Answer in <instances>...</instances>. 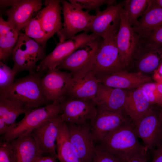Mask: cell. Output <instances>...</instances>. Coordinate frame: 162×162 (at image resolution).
<instances>
[{
    "mask_svg": "<svg viewBox=\"0 0 162 162\" xmlns=\"http://www.w3.org/2000/svg\"><path fill=\"white\" fill-rule=\"evenodd\" d=\"M99 80L106 86L122 89L137 88L152 80L150 77L141 72H129L124 70L106 76Z\"/></svg>",
    "mask_w": 162,
    "mask_h": 162,
    "instance_id": "20",
    "label": "cell"
},
{
    "mask_svg": "<svg viewBox=\"0 0 162 162\" xmlns=\"http://www.w3.org/2000/svg\"><path fill=\"white\" fill-rule=\"evenodd\" d=\"M156 82L146 83L138 88L143 91L147 95L151 105L157 104L158 99L155 94Z\"/></svg>",
    "mask_w": 162,
    "mask_h": 162,
    "instance_id": "36",
    "label": "cell"
},
{
    "mask_svg": "<svg viewBox=\"0 0 162 162\" xmlns=\"http://www.w3.org/2000/svg\"><path fill=\"white\" fill-rule=\"evenodd\" d=\"M155 148L152 162H162V140Z\"/></svg>",
    "mask_w": 162,
    "mask_h": 162,
    "instance_id": "37",
    "label": "cell"
},
{
    "mask_svg": "<svg viewBox=\"0 0 162 162\" xmlns=\"http://www.w3.org/2000/svg\"><path fill=\"white\" fill-rule=\"evenodd\" d=\"M116 35H110L103 39L95 56L91 71L99 80L126 68L116 43Z\"/></svg>",
    "mask_w": 162,
    "mask_h": 162,
    "instance_id": "5",
    "label": "cell"
},
{
    "mask_svg": "<svg viewBox=\"0 0 162 162\" xmlns=\"http://www.w3.org/2000/svg\"><path fill=\"white\" fill-rule=\"evenodd\" d=\"M44 48L24 33L20 32L11 55L14 62L12 69L16 74L24 70L29 73L35 71L37 62L46 56Z\"/></svg>",
    "mask_w": 162,
    "mask_h": 162,
    "instance_id": "4",
    "label": "cell"
},
{
    "mask_svg": "<svg viewBox=\"0 0 162 162\" xmlns=\"http://www.w3.org/2000/svg\"><path fill=\"white\" fill-rule=\"evenodd\" d=\"M60 161V162H64V161H61V160H59Z\"/></svg>",
    "mask_w": 162,
    "mask_h": 162,
    "instance_id": "45",
    "label": "cell"
},
{
    "mask_svg": "<svg viewBox=\"0 0 162 162\" xmlns=\"http://www.w3.org/2000/svg\"><path fill=\"white\" fill-rule=\"evenodd\" d=\"M28 111L20 102L0 96V120L9 126L10 130L16 123L18 117Z\"/></svg>",
    "mask_w": 162,
    "mask_h": 162,
    "instance_id": "28",
    "label": "cell"
},
{
    "mask_svg": "<svg viewBox=\"0 0 162 162\" xmlns=\"http://www.w3.org/2000/svg\"><path fill=\"white\" fill-rule=\"evenodd\" d=\"M74 152L81 162H92L95 152L91 128L66 122Z\"/></svg>",
    "mask_w": 162,
    "mask_h": 162,
    "instance_id": "14",
    "label": "cell"
},
{
    "mask_svg": "<svg viewBox=\"0 0 162 162\" xmlns=\"http://www.w3.org/2000/svg\"><path fill=\"white\" fill-rule=\"evenodd\" d=\"M19 33L12 25L0 17V61H6L12 55L18 40Z\"/></svg>",
    "mask_w": 162,
    "mask_h": 162,
    "instance_id": "26",
    "label": "cell"
},
{
    "mask_svg": "<svg viewBox=\"0 0 162 162\" xmlns=\"http://www.w3.org/2000/svg\"><path fill=\"white\" fill-rule=\"evenodd\" d=\"M42 5L40 0H12L11 8L7 11V21L19 33Z\"/></svg>",
    "mask_w": 162,
    "mask_h": 162,
    "instance_id": "18",
    "label": "cell"
},
{
    "mask_svg": "<svg viewBox=\"0 0 162 162\" xmlns=\"http://www.w3.org/2000/svg\"><path fill=\"white\" fill-rule=\"evenodd\" d=\"M100 82L91 70L76 74L73 75L67 86L65 98L92 100Z\"/></svg>",
    "mask_w": 162,
    "mask_h": 162,
    "instance_id": "16",
    "label": "cell"
},
{
    "mask_svg": "<svg viewBox=\"0 0 162 162\" xmlns=\"http://www.w3.org/2000/svg\"><path fill=\"white\" fill-rule=\"evenodd\" d=\"M92 162H123L115 155L95 146Z\"/></svg>",
    "mask_w": 162,
    "mask_h": 162,
    "instance_id": "35",
    "label": "cell"
},
{
    "mask_svg": "<svg viewBox=\"0 0 162 162\" xmlns=\"http://www.w3.org/2000/svg\"><path fill=\"white\" fill-rule=\"evenodd\" d=\"M160 116L162 122V109L160 110Z\"/></svg>",
    "mask_w": 162,
    "mask_h": 162,
    "instance_id": "44",
    "label": "cell"
},
{
    "mask_svg": "<svg viewBox=\"0 0 162 162\" xmlns=\"http://www.w3.org/2000/svg\"><path fill=\"white\" fill-rule=\"evenodd\" d=\"M162 62V49L147 44L143 41L129 68L143 74H153Z\"/></svg>",
    "mask_w": 162,
    "mask_h": 162,
    "instance_id": "21",
    "label": "cell"
},
{
    "mask_svg": "<svg viewBox=\"0 0 162 162\" xmlns=\"http://www.w3.org/2000/svg\"><path fill=\"white\" fill-rule=\"evenodd\" d=\"M152 78L156 83H162V62L153 73Z\"/></svg>",
    "mask_w": 162,
    "mask_h": 162,
    "instance_id": "39",
    "label": "cell"
},
{
    "mask_svg": "<svg viewBox=\"0 0 162 162\" xmlns=\"http://www.w3.org/2000/svg\"><path fill=\"white\" fill-rule=\"evenodd\" d=\"M61 116L47 120L33 130L31 134L41 154L48 153L57 158L56 140Z\"/></svg>",
    "mask_w": 162,
    "mask_h": 162,
    "instance_id": "17",
    "label": "cell"
},
{
    "mask_svg": "<svg viewBox=\"0 0 162 162\" xmlns=\"http://www.w3.org/2000/svg\"><path fill=\"white\" fill-rule=\"evenodd\" d=\"M28 36L44 47L47 42L46 36L37 15L32 18L22 29Z\"/></svg>",
    "mask_w": 162,
    "mask_h": 162,
    "instance_id": "30",
    "label": "cell"
},
{
    "mask_svg": "<svg viewBox=\"0 0 162 162\" xmlns=\"http://www.w3.org/2000/svg\"><path fill=\"white\" fill-rule=\"evenodd\" d=\"M16 162H34L42 155L31 134L10 141Z\"/></svg>",
    "mask_w": 162,
    "mask_h": 162,
    "instance_id": "25",
    "label": "cell"
},
{
    "mask_svg": "<svg viewBox=\"0 0 162 162\" xmlns=\"http://www.w3.org/2000/svg\"><path fill=\"white\" fill-rule=\"evenodd\" d=\"M151 105L145 92L138 88L127 93L123 111L134 124L150 110Z\"/></svg>",
    "mask_w": 162,
    "mask_h": 162,
    "instance_id": "23",
    "label": "cell"
},
{
    "mask_svg": "<svg viewBox=\"0 0 162 162\" xmlns=\"http://www.w3.org/2000/svg\"><path fill=\"white\" fill-rule=\"evenodd\" d=\"M127 94L123 89L107 86L100 82L97 94L92 100L96 106L123 111Z\"/></svg>",
    "mask_w": 162,
    "mask_h": 162,
    "instance_id": "22",
    "label": "cell"
},
{
    "mask_svg": "<svg viewBox=\"0 0 162 162\" xmlns=\"http://www.w3.org/2000/svg\"><path fill=\"white\" fill-rule=\"evenodd\" d=\"M68 2L81 9H86L88 11L95 10L96 12L100 10V7L103 5L116 4L115 0H69Z\"/></svg>",
    "mask_w": 162,
    "mask_h": 162,
    "instance_id": "32",
    "label": "cell"
},
{
    "mask_svg": "<svg viewBox=\"0 0 162 162\" xmlns=\"http://www.w3.org/2000/svg\"><path fill=\"white\" fill-rule=\"evenodd\" d=\"M44 73L35 71L16 79L7 93L1 96L20 102L28 111L49 104L40 83Z\"/></svg>",
    "mask_w": 162,
    "mask_h": 162,
    "instance_id": "2",
    "label": "cell"
},
{
    "mask_svg": "<svg viewBox=\"0 0 162 162\" xmlns=\"http://www.w3.org/2000/svg\"><path fill=\"white\" fill-rule=\"evenodd\" d=\"M63 122L78 125H87L94 120L97 107L92 100L65 98L60 103Z\"/></svg>",
    "mask_w": 162,
    "mask_h": 162,
    "instance_id": "9",
    "label": "cell"
},
{
    "mask_svg": "<svg viewBox=\"0 0 162 162\" xmlns=\"http://www.w3.org/2000/svg\"><path fill=\"white\" fill-rule=\"evenodd\" d=\"M96 107V116L90 127L94 142H100L111 132L130 120L123 111H112Z\"/></svg>",
    "mask_w": 162,
    "mask_h": 162,
    "instance_id": "13",
    "label": "cell"
},
{
    "mask_svg": "<svg viewBox=\"0 0 162 162\" xmlns=\"http://www.w3.org/2000/svg\"><path fill=\"white\" fill-rule=\"evenodd\" d=\"M62 0H46L45 7L38 13V16L44 32L47 41L62 28L61 16Z\"/></svg>",
    "mask_w": 162,
    "mask_h": 162,
    "instance_id": "19",
    "label": "cell"
},
{
    "mask_svg": "<svg viewBox=\"0 0 162 162\" xmlns=\"http://www.w3.org/2000/svg\"><path fill=\"white\" fill-rule=\"evenodd\" d=\"M157 104L162 108V96L160 97L158 100Z\"/></svg>",
    "mask_w": 162,
    "mask_h": 162,
    "instance_id": "43",
    "label": "cell"
},
{
    "mask_svg": "<svg viewBox=\"0 0 162 162\" xmlns=\"http://www.w3.org/2000/svg\"><path fill=\"white\" fill-rule=\"evenodd\" d=\"M0 162H16L15 155L10 141H0Z\"/></svg>",
    "mask_w": 162,
    "mask_h": 162,
    "instance_id": "33",
    "label": "cell"
},
{
    "mask_svg": "<svg viewBox=\"0 0 162 162\" xmlns=\"http://www.w3.org/2000/svg\"><path fill=\"white\" fill-rule=\"evenodd\" d=\"M147 152L139 154L131 158L128 162H148Z\"/></svg>",
    "mask_w": 162,
    "mask_h": 162,
    "instance_id": "38",
    "label": "cell"
},
{
    "mask_svg": "<svg viewBox=\"0 0 162 162\" xmlns=\"http://www.w3.org/2000/svg\"><path fill=\"white\" fill-rule=\"evenodd\" d=\"M107 6L105 10L96 12L88 31L103 39L110 35L117 34L120 26L121 15L124 7V1Z\"/></svg>",
    "mask_w": 162,
    "mask_h": 162,
    "instance_id": "11",
    "label": "cell"
},
{
    "mask_svg": "<svg viewBox=\"0 0 162 162\" xmlns=\"http://www.w3.org/2000/svg\"><path fill=\"white\" fill-rule=\"evenodd\" d=\"M162 25V8L154 0L149 4L141 18L132 27L134 31L142 39L152 31Z\"/></svg>",
    "mask_w": 162,
    "mask_h": 162,
    "instance_id": "24",
    "label": "cell"
},
{
    "mask_svg": "<svg viewBox=\"0 0 162 162\" xmlns=\"http://www.w3.org/2000/svg\"><path fill=\"white\" fill-rule=\"evenodd\" d=\"M57 159L64 162H81L75 154L70 141L68 125L62 121L59 124L56 140Z\"/></svg>",
    "mask_w": 162,
    "mask_h": 162,
    "instance_id": "27",
    "label": "cell"
},
{
    "mask_svg": "<svg viewBox=\"0 0 162 162\" xmlns=\"http://www.w3.org/2000/svg\"><path fill=\"white\" fill-rule=\"evenodd\" d=\"M40 79L43 92L50 101L61 103L65 98L67 86L73 77L70 73L56 68L48 70Z\"/></svg>",
    "mask_w": 162,
    "mask_h": 162,
    "instance_id": "15",
    "label": "cell"
},
{
    "mask_svg": "<svg viewBox=\"0 0 162 162\" xmlns=\"http://www.w3.org/2000/svg\"><path fill=\"white\" fill-rule=\"evenodd\" d=\"M160 112V110L152 108L133 124L138 137L142 140L147 151L155 148L162 140V122Z\"/></svg>",
    "mask_w": 162,
    "mask_h": 162,
    "instance_id": "10",
    "label": "cell"
},
{
    "mask_svg": "<svg viewBox=\"0 0 162 162\" xmlns=\"http://www.w3.org/2000/svg\"><path fill=\"white\" fill-rule=\"evenodd\" d=\"M64 22L62 28L57 33L60 42L74 36L81 31L88 32L95 15L84 11L69 2L62 0Z\"/></svg>",
    "mask_w": 162,
    "mask_h": 162,
    "instance_id": "7",
    "label": "cell"
},
{
    "mask_svg": "<svg viewBox=\"0 0 162 162\" xmlns=\"http://www.w3.org/2000/svg\"><path fill=\"white\" fill-rule=\"evenodd\" d=\"M150 0L124 1L123 10L128 22L132 26L142 16L148 7Z\"/></svg>",
    "mask_w": 162,
    "mask_h": 162,
    "instance_id": "29",
    "label": "cell"
},
{
    "mask_svg": "<svg viewBox=\"0 0 162 162\" xmlns=\"http://www.w3.org/2000/svg\"><path fill=\"white\" fill-rule=\"evenodd\" d=\"M16 74L12 69L0 62V96H4L13 86Z\"/></svg>",
    "mask_w": 162,
    "mask_h": 162,
    "instance_id": "31",
    "label": "cell"
},
{
    "mask_svg": "<svg viewBox=\"0 0 162 162\" xmlns=\"http://www.w3.org/2000/svg\"><path fill=\"white\" fill-rule=\"evenodd\" d=\"M115 41L124 65L126 68H129L143 40L129 23L123 9Z\"/></svg>",
    "mask_w": 162,
    "mask_h": 162,
    "instance_id": "8",
    "label": "cell"
},
{
    "mask_svg": "<svg viewBox=\"0 0 162 162\" xmlns=\"http://www.w3.org/2000/svg\"><path fill=\"white\" fill-rule=\"evenodd\" d=\"M155 94L158 100L160 97L162 96V83H156Z\"/></svg>",
    "mask_w": 162,
    "mask_h": 162,
    "instance_id": "41",
    "label": "cell"
},
{
    "mask_svg": "<svg viewBox=\"0 0 162 162\" xmlns=\"http://www.w3.org/2000/svg\"><path fill=\"white\" fill-rule=\"evenodd\" d=\"M103 40L99 37L85 44L70 55L56 68L69 70L73 75L91 70L95 55Z\"/></svg>",
    "mask_w": 162,
    "mask_h": 162,
    "instance_id": "12",
    "label": "cell"
},
{
    "mask_svg": "<svg viewBox=\"0 0 162 162\" xmlns=\"http://www.w3.org/2000/svg\"><path fill=\"white\" fill-rule=\"evenodd\" d=\"M61 114V104L58 101L29 110L8 132L1 136V140L10 141L21 136L31 134L33 130L44 122L58 117Z\"/></svg>",
    "mask_w": 162,
    "mask_h": 162,
    "instance_id": "3",
    "label": "cell"
},
{
    "mask_svg": "<svg viewBox=\"0 0 162 162\" xmlns=\"http://www.w3.org/2000/svg\"><path fill=\"white\" fill-rule=\"evenodd\" d=\"M143 40L146 44L162 49V25L152 31Z\"/></svg>",
    "mask_w": 162,
    "mask_h": 162,
    "instance_id": "34",
    "label": "cell"
},
{
    "mask_svg": "<svg viewBox=\"0 0 162 162\" xmlns=\"http://www.w3.org/2000/svg\"><path fill=\"white\" fill-rule=\"evenodd\" d=\"M154 1L157 5L162 8V0H154Z\"/></svg>",
    "mask_w": 162,
    "mask_h": 162,
    "instance_id": "42",
    "label": "cell"
},
{
    "mask_svg": "<svg viewBox=\"0 0 162 162\" xmlns=\"http://www.w3.org/2000/svg\"><path fill=\"white\" fill-rule=\"evenodd\" d=\"M99 37L95 34L83 32L58 43L53 50L40 62L36 71L44 73L56 68L70 55L88 42Z\"/></svg>",
    "mask_w": 162,
    "mask_h": 162,
    "instance_id": "6",
    "label": "cell"
},
{
    "mask_svg": "<svg viewBox=\"0 0 162 162\" xmlns=\"http://www.w3.org/2000/svg\"><path fill=\"white\" fill-rule=\"evenodd\" d=\"M34 162H56V159L52 156H40Z\"/></svg>",
    "mask_w": 162,
    "mask_h": 162,
    "instance_id": "40",
    "label": "cell"
},
{
    "mask_svg": "<svg viewBox=\"0 0 162 162\" xmlns=\"http://www.w3.org/2000/svg\"><path fill=\"white\" fill-rule=\"evenodd\" d=\"M138 138L130 120L110 133L98 147L123 162H128L136 155L148 151Z\"/></svg>",
    "mask_w": 162,
    "mask_h": 162,
    "instance_id": "1",
    "label": "cell"
}]
</instances>
